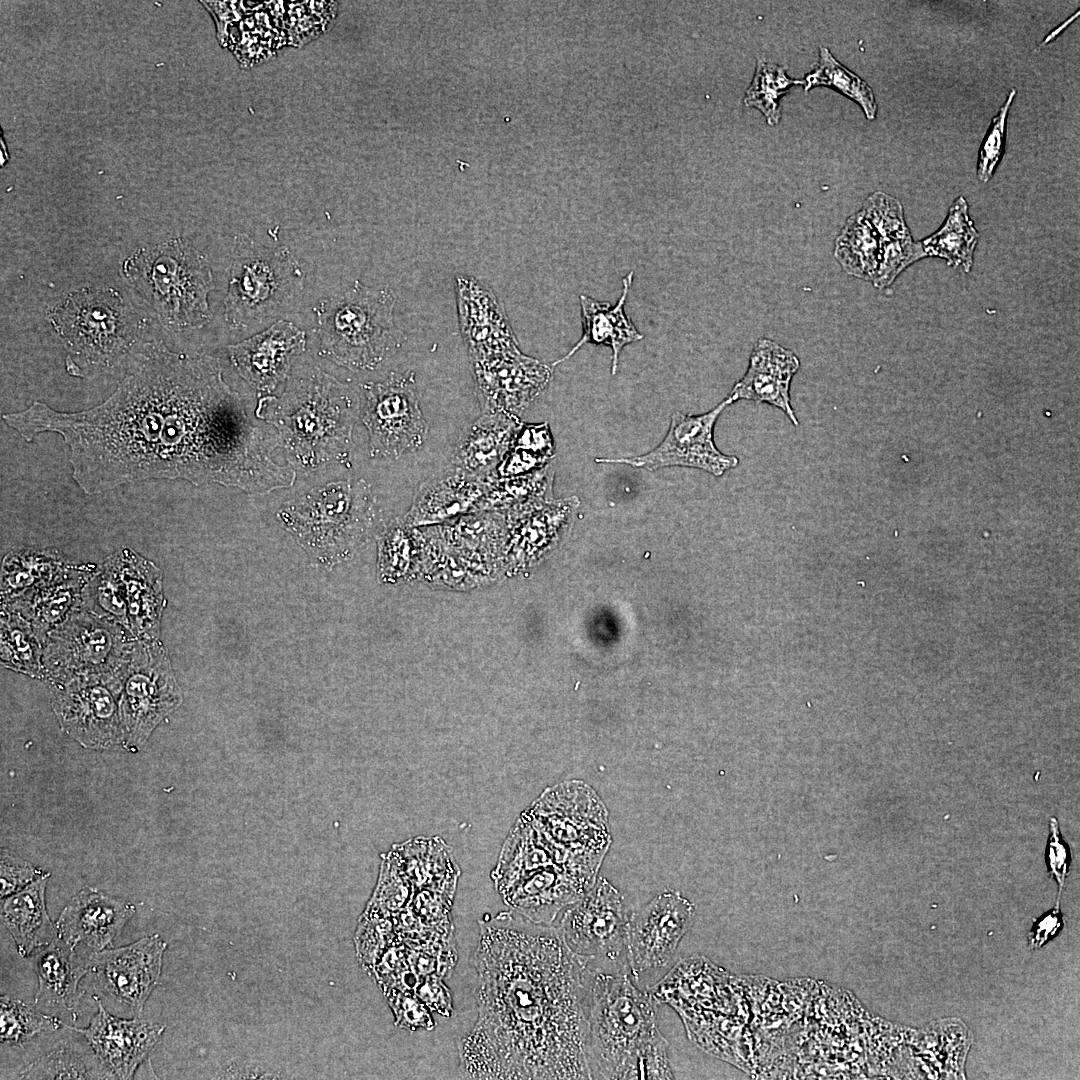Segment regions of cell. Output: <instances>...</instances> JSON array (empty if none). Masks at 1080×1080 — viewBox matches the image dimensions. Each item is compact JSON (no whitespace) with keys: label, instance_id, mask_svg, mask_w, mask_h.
Wrapping results in <instances>:
<instances>
[{"label":"cell","instance_id":"1","mask_svg":"<svg viewBox=\"0 0 1080 1080\" xmlns=\"http://www.w3.org/2000/svg\"><path fill=\"white\" fill-rule=\"evenodd\" d=\"M3 420L27 441L59 434L70 448L72 477L87 495L149 479L267 494L291 487L297 475L275 460L282 447L277 431L250 420L217 358L162 343L143 345L97 406L61 412L35 401Z\"/></svg>","mask_w":1080,"mask_h":1080},{"label":"cell","instance_id":"2","mask_svg":"<svg viewBox=\"0 0 1080 1080\" xmlns=\"http://www.w3.org/2000/svg\"><path fill=\"white\" fill-rule=\"evenodd\" d=\"M474 956L478 1017L458 1044L462 1077L592 1079L587 967L557 927L500 912L480 922Z\"/></svg>","mask_w":1080,"mask_h":1080},{"label":"cell","instance_id":"3","mask_svg":"<svg viewBox=\"0 0 1080 1080\" xmlns=\"http://www.w3.org/2000/svg\"><path fill=\"white\" fill-rule=\"evenodd\" d=\"M585 1012L592 1079L674 1078L656 1000L639 990L629 973L588 968Z\"/></svg>","mask_w":1080,"mask_h":1080},{"label":"cell","instance_id":"4","mask_svg":"<svg viewBox=\"0 0 1080 1080\" xmlns=\"http://www.w3.org/2000/svg\"><path fill=\"white\" fill-rule=\"evenodd\" d=\"M360 393L318 367L291 378L284 393L259 399L256 417L278 433L295 471L348 464Z\"/></svg>","mask_w":1080,"mask_h":1080},{"label":"cell","instance_id":"5","mask_svg":"<svg viewBox=\"0 0 1080 1080\" xmlns=\"http://www.w3.org/2000/svg\"><path fill=\"white\" fill-rule=\"evenodd\" d=\"M375 515V497L363 478L314 487L277 512L310 561L327 569L347 561L364 545Z\"/></svg>","mask_w":1080,"mask_h":1080},{"label":"cell","instance_id":"6","mask_svg":"<svg viewBox=\"0 0 1080 1080\" xmlns=\"http://www.w3.org/2000/svg\"><path fill=\"white\" fill-rule=\"evenodd\" d=\"M395 304L390 287H368L358 280L321 300L313 309L319 353L353 372L374 370L405 339L394 320Z\"/></svg>","mask_w":1080,"mask_h":1080},{"label":"cell","instance_id":"7","mask_svg":"<svg viewBox=\"0 0 1080 1080\" xmlns=\"http://www.w3.org/2000/svg\"><path fill=\"white\" fill-rule=\"evenodd\" d=\"M122 270L167 329H197L211 320V267L206 257L181 237L138 249L124 261Z\"/></svg>","mask_w":1080,"mask_h":1080},{"label":"cell","instance_id":"8","mask_svg":"<svg viewBox=\"0 0 1080 1080\" xmlns=\"http://www.w3.org/2000/svg\"><path fill=\"white\" fill-rule=\"evenodd\" d=\"M303 285L302 265L287 247H266L247 234H237L224 319L239 330L271 321L285 312Z\"/></svg>","mask_w":1080,"mask_h":1080},{"label":"cell","instance_id":"9","mask_svg":"<svg viewBox=\"0 0 1080 1080\" xmlns=\"http://www.w3.org/2000/svg\"><path fill=\"white\" fill-rule=\"evenodd\" d=\"M49 319L71 357L112 367L131 352L137 336L132 311L113 289L71 292Z\"/></svg>","mask_w":1080,"mask_h":1080},{"label":"cell","instance_id":"10","mask_svg":"<svg viewBox=\"0 0 1080 1080\" xmlns=\"http://www.w3.org/2000/svg\"><path fill=\"white\" fill-rule=\"evenodd\" d=\"M120 683L123 747L140 750L182 701L167 652L158 639H137L115 670Z\"/></svg>","mask_w":1080,"mask_h":1080},{"label":"cell","instance_id":"11","mask_svg":"<svg viewBox=\"0 0 1080 1080\" xmlns=\"http://www.w3.org/2000/svg\"><path fill=\"white\" fill-rule=\"evenodd\" d=\"M136 640L127 628L80 608L47 635L43 680L54 686L79 676L115 672Z\"/></svg>","mask_w":1080,"mask_h":1080},{"label":"cell","instance_id":"12","mask_svg":"<svg viewBox=\"0 0 1080 1080\" xmlns=\"http://www.w3.org/2000/svg\"><path fill=\"white\" fill-rule=\"evenodd\" d=\"M627 919L621 893L600 877L584 896L565 908L557 929L568 948L588 968L630 973Z\"/></svg>","mask_w":1080,"mask_h":1080},{"label":"cell","instance_id":"13","mask_svg":"<svg viewBox=\"0 0 1080 1080\" xmlns=\"http://www.w3.org/2000/svg\"><path fill=\"white\" fill-rule=\"evenodd\" d=\"M359 393L370 457L398 459L422 448L429 426L420 408L413 371L391 372L381 381L363 384Z\"/></svg>","mask_w":1080,"mask_h":1080},{"label":"cell","instance_id":"14","mask_svg":"<svg viewBox=\"0 0 1080 1080\" xmlns=\"http://www.w3.org/2000/svg\"><path fill=\"white\" fill-rule=\"evenodd\" d=\"M51 707L61 729L83 747L102 750L123 744L120 683L115 672L54 685Z\"/></svg>","mask_w":1080,"mask_h":1080},{"label":"cell","instance_id":"15","mask_svg":"<svg viewBox=\"0 0 1080 1080\" xmlns=\"http://www.w3.org/2000/svg\"><path fill=\"white\" fill-rule=\"evenodd\" d=\"M728 405L724 399L703 414L675 412L671 415L666 436L653 450L635 457L596 458L595 462L625 464L649 471L670 466L689 467L720 477L739 464L736 456L722 453L714 442V427Z\"/></svg>","mask_w":1080,"mask_h":1080},{"label":"cell","instance_id":"16","mask_svg":"<svg viewBox=\"0 0 1080 1080\" xmlns=\"http://www.w3.org/2000/svg\"><path fill=\"white\" fill-rule=\"evenodd\" d=\"M694 905L677 891H665L627 919L626 951L630 974L666 966L694 920Z\"/></svg>","mask_w":1080,"mask_h":1080},{"label":"cell","instance_id":"17","mask_svg":"<svg viewBox=\"0 0 1080 1080\" xmlns=\"http://www.w3.org/2000/svg\"><path fill=\"white\" fill-rule=\"evenodd\" d=\"M482 413L520 415L547 389L554 367L519 347L471 362Z\"/></svg>","mask_w":1080,"mask_h":1080},{"label":"cell","instance_id":"18","mask_svg":"<svg viewBox=\"0 0 1080 1080\" xmlns=\"http://www.w3.org/2000/svg\"><path fill=\"white\" fill-rule=\"evenodd\" d=\"M167 943L158 934L129 945L95 952L88 959L101 988L140 1014L161 975Z\"/></svg>","mask_w":1080,"mask_h":1080},{"label":"cell","instance_id":"19","mask_svg":"<svg viewBox=\"0 0 1080 1080\" xmlns=\"http://www.w3.org/2000/svg\"><path fill=\"white\" fill-rule=\"evenodd\" d=\"M579 503L576 496H570L504 514L505 572L528 569L547 557L567 532Z\"/></svg>","mask_w":1080,"mask_h":1080},{"label":"cell","instance_id":"20","mask_svg":"<svg viewBox=\"0 0 1080 1080\" xmlns=\"http://www.w3.org/2000/svg\"><path fill=\"white\" fill-rule=\"evenodd\" d=\"M305 347L306 333L292 322L279 319L227 349L238 374L257 393L268 396L288 379L293 358Z\"/></svg>","mask_w":1080,"mask_h":1080},{"label":"cell","instance_id":"21","mask_svg":"<svg viewBox=\"0 0 1080 1080\" xmlns=\"http://www.w3.org/2000/svg\"><path fill=\"white\" fill-rule=\"evenodd\" d=\"M98 1011L86 1028L65 1027L82 1034L104 1068L117 1079H131L159 1042L165 1027L140 1019L111 1015L94 996Z\"/></svg>","mask_w":1080,"mask_h":1080},{"label":"cell","instance_id":"22","mask_svg":"<svg viewBox=\"0 0 1080 1080\" xmlns=\"http://www.w3.org/2000/svg\"><path fill=\"white\" fill-rule=\"evenodd\" d=\"M456 303L470 362L519 347L502 306L487 285L470 276H457Z\"/></svg>","mask_w":1080,"mask_h":1080},{"label":"cell","instance_id":"23","mask_svg":"<svg viewBox=\"0 0 1080 1080\" xmlns=\"http://www.w3.org/2000/svg\"><path fill=\"white\" fill-rule=\"evenodd\" d=\"M800 360L790 349L769 338L756 341L748 368L725 398L729 405L739 400L766 403L780 409L794 426L799 425L791 405V382Z\"/></svg>","mask_w":1080,"mask_h":1080},{"label":"cell","instance_id":"24","mask_svg":"<svg viewBox=\"0 0 1080 1080\" xmlns=\"http://www.w3.org/2000/svg\"><path fill=\"white\" fill-rule=\"evenodd\" d=\"M134 913V904L85 887L61 911L58 937L74 949L84 944L99 952L111 946Z\"/></svg>","mask_w":1080,"mask_h":1080},{"label":"cell","instance_id":"25","mask_svg":"<svg viewBox=\"0 0 1080 1080\" xmlns=\"http://www.w3.org/2000/svg\"><path fill=\"white\" fill-rule=\"evenodd\" d=\"M487 478L452 466L419 485L403 519L414 528H423L479 512Z\"/></svg>","mask_w":1080,"mask_h":1080},{"label":"cell","instance_id":"26","mask_svg":"<svg viewBox=\"0 0 1080 1080\" xmlns=\"http://www.w3.org/2000/svg\"><path fill=\"white\" fill-rule=\"evenodd\" d=\"M113 554L125 586L130 632L137 639H158L165 606L162 571L132 549Z\"/></svg>","mask_w":1080,"mask_h":1080},{"label":"cell","instance_id":"27","mask_svg":"<svg viewBox=\"0 0 1080 1080\" xmlns=\"http://www.w3.org/2000/svg\"><path fill=\"white\" fill-rule=\"evenodd\" d=\"M522 423L515 415L482 413L462 430L451 454L452 466L476 476L492 475Z\"/></svg>","mask_w":1080,"mask_h":1080},{"label":"cell","instance_id":"28","mask_svg":"<svg viewBox=\"0 0 1080 1080\" xmlns=\"http://www.w3.org/2000/svg\"><path fill=\"white\" fill-rule=\"evenodd\" d=\"M633 276L634 272L630 271L623 277L621 295L614 305L598 301L584 294L579 296L582 336L565 356L551 364L553 367L566 361L583 345L592 343L611 348V374H616L622 349L630 343L642 340L644 337L624 310Z\"/></svg>","mask_w":1080,"mask_h":1080},{"label":"cell","instance_id":"29","mask_svg":"<svg viewBox=\"0 0 1080 1080\" xmlns=\"http://www.w3.org/2000/svg\"><path fill=\"white\" fill-rule=\"evenodd\" d=\"M50 874L45 873L22 890L2 898L1 922L8 930L22 957L44 947L58 931L48 915L45 891Z\"/></svg>","mask_w":1080,"mask_h":1080},{"label":"cell","instance_id":"30","mask_svg":"<svg viewBox=\"0 0 1080 1080\" xmlns=\"http://www.w3.org/2000/svg\"><path fill=\"white\" fill-rule=\"evenodd\" d=\"M94 567L74 566L57 582L1 606L13 608L26 617L44 643L52 630L81 608L82 588Z\"/></svg>","mask_w":1080,"mask_h":1080},{"label":"cell","instance_id":"31","mask_svg":"<svg viewBox=\"0 0 1080 1080\" xmlns=\"http://www.w3.org/2000/svg\"><path fill=\"white\" fill-rule=\"evenodd\" d=\"M35 969L38 978L35 1004L42 1002L75 1010L83 994L79 990L80 981L90 972L88 960L79 959L74 948L58 937L37 954Z\"/></svg>","mask_w":1080,"mask_h":1080},{"label":"cell","instance_id":"32","mask_svg":"<svg viewBox=\"0 0 1080 1080\" xmlns=\"http://www.w3.org/2000/svg\"><path fill=\"white\" fill-rule=\"evenodd\" d=\"M73 567L55 549L11 551L3 558L1 566V604L57 582Z\"/></svg>","mask_w":1080,"mask_h":1080},{"label":"cell","instance_id":"33","mask_svg":"<svg viewBox=\"0 0 1080 1080\" xmlns=\"http://www.w3.org/2000/svg\"><path fill=\"white\" fill-rule=\"evenodd\" d=\"M393 853L415 889L454 895L460 871L451 849L441 838H413Z\"/></svg>","mask_w":1080,"mask_h":1080},{"label":"cell","instance_id":"34","mask_svg":"<svg viewBox=\"0 0 1080 1080\" xmlns=\"http://www.w3.org/2000/svg\"><path fill=\"white\" fill-rule=\"evenodd\" d=\"M554 477L555 469L551 463L520 476L499 478L493 473L487 478L479 512L506 514L553 500Z\"/></svg>","mask_w":1080,"mask_h":1080},{"label":"cell","instance_id":"35","mask_svg":"<svg viewBox=\"0 0 1080 1080\" xmlns=\"http://www.w3.org/2000/svg\"><path fill=\"white\" fill-rule=\"evenodd\" d=\"M378 577L382 583L396 584L420 575L421 528L408 525L403 517L389 522L377 538Z\"/></svg>","mask_w":1080,"mask_h":1080},{"label":"cell","instance_id":"36","mask_svg":"<svg viewBox=\"0 0 1080 1080\" xmlns=\"http://www.w3.org/2000/svg\"><path fill=\"white\" fill-rule=\"evenodd\" d=\"M979 234L968 212V203L962 196L951 205L942 226L920 241L927 256L944 259L949 266L970 272Z\"/></svg>","mask_w":1080,"mask_h":1080},{"label":"cell","instance_id":"37","mask_svg":"<svg viewBox=\"0 0 1080 1080\" xmlns=\"http://www.w3.org/2000/svg\"><path fill=\"white\" fill-rule=\"evenodd\" d=\"M0 655L2 665L43 680L44 643L31 622L19 611L1 606Z\"/></svg>","mask_w":1080,"mask_h":1080},{"label":"cell","instance_id":"38","mask_svg":"<svg viewBox=\"0 0 1080 1080\" xmlns=\"http://www.w3.org/2000/svg\"><path fill=\"white\" fill-rule=\"evenodd\" d=\"M881 256L879 237L858 211L847 218L834 242V257L849 275L873 282Z\"/></svg>","mask_w":1080,"mask_h":1080},{"label":"cell","instance_id":"39","mask_svg":"<svg viewBox=\"0 0 1080 1080\" xmlns=\"http://www.w3.org/2000/svg\"><path fill=\"white\" fill-rule=\"evenodd\" d=\"M81 608L129 630L126 591L114 554L95 566L87 577L81 592Z\"/></svg>","mask_w":1080,"mask_h":1080},{"label":"cell","instance_id":"40","mask_svg":"<svg viewBox=\"0 0 1080 1080\" xmlns=\"http://www.w3.org/2000/svg\"><path fill=\"white\" fill-rule=\"evenodd\" d=\"M803 83L805 92L816 86L829 87L859 104L868 120L876 117L877 103L871 87L842 65L827 47L820 46L819 60Z\"/></svg>","mask_w":1080,"mask_h":1080},{"label":"cell","instance_id":"41","mask_svg":"<svg viewBox=\"0 0 1080 1080\" xmlns=\"http://www.w3.org/2000/svg\"><path fill=\"white\" fill-rule=\"evenodd\" d=\"M802 84L803 80L788 77L783 66L758 59L751 85L745 93L744 104L758 109L767 123L774 126L781 119V96L788 93L790 87Z\"/></svg>","mask_w":1080,"mask_h":1080},{"label":"cell","instance_id":"42","mask_svg":"<svg viewBox=\"0 0 1080 1080\" xmlns=\"http://www.w3.org/2000/svg\"><path fill=\"white\" fill-rule=\"evenodd\" d=\"M62 1022L8 995L0 997V1042L22 1046L33 1037L58 1030Z\"/></svg>","mask_w":1080,"mask_h":1080},{"label":"cell","instance_id":"43","mask_svg":"<svg viewBox=\"0 0 1080 1080\" xmlns=\"http://www.w3.org/2000/svg\"><path fill=\"white\" fill-rule=\"evenodd\" d=\"M103 1072L93 1071L91 1064L71 1046L56 1047L29 1064L21 1073L25 1079H91L103 1078Z\"/></svg>","mask_w":1080,"mask_h":1080},{"label":"cell","instance_id":"44","mask_svg":"<svg viewBox=\"0 0 1080 1080\" xmlns=\"http://www.w3.org/2000/svg\"><path fill=\"white\" fill-rule=\"evenodd\" d=\"M861 211L876 231L881 245L912 237L903 207L893 196L874 192L864 201Z\"/></svg>","mask_w":1080,"mask_h":1080},{"label":"cell","instance_id":"45","mask_svg":"<svg viewBox=\"0 0 1080 1080\" xmlns=\"http://www.w3.org/2000/svg\"><path fill=\"white\" fill-rule=\"evenodd\" d=\"M356 934L358 957L366 967L375 965L384 951L393 943L391 923L387 916L366 910Z\"/></svg>","mask_w":1080,"mask_h":1080},{"label":"cell","instance_id":"46","mask_svg":"<svg viewBox=\"0 0 1080 1080\" xmlns=\"http://www.w3.org/2000/svg\"><path fill=\"white\" fill-rule=\"evenodd\" d=\"M924 257L921 242L912 237L881 245L880 262L872 283L879 289L886 288L907 267Z\"/></svg>","mask_w":1080,"mask_h":1080},{"label":"cell","instance_id":"47","mask_svg":"<svg viewBox=\"0 0 1080 1080\" xmlns=\"http://www.w3.org/2000/svg\"><path fill=\"white\" fill-rule=\"evenodd\" d=\"M1016 95V90L1012 89L1000 108L998 114L993 118L991 125L984 137L981 145L978 157L977 176L982 182H987L992 177L995 168L1001 159L1006 135V123L1008 117L1009 108Z\"/></svg>","mask_w":1080,"mask_h":1080},{"label":"cell","instance_id":"48","mask_svg":"<svg viewBox=\"0 0 1080 1080\" xmlns=\"http://www.w3.org/2000/svg\"><path fill=\"white\" fill-rule=\"evenodd\" d=\"M382 991L393 1011L395 1024L398 1027L409 1031L434 1029L435 1022L431 1010L413 991H402L396 988H387Z\"/></svg>","mask_w":1080,"mask_h":1080},{"label":"cell","instance_id":"49","mask_svg":"<svg viewBox=\"0 0 1080 1080\" xmlns=\"http://www.w3.org/2000/svg\"><path fill=\"white\" fill-rule=\"evenodd\" d=\"M45 874L41 869L16 854L1 849L0 853V897L4 898L16 893L41 875Z\"/></svg>","mask_w":1080,"mask_h":1080},{"label":"cell","instance_id":"50","mask_svg":"<svg viewBox=\"0 0 1080 1080\" xmlns=\"http://www.w3.org/2000/svg\"><path fill=\"white\" fill-rule=\"evenodd\" d=\"M1045 860L1050 875L1057 881L1061 892L1069 872L1071 853L1069 845L1063 839L1058 821L1052 817L1049 822V836L1045 850Z\"/></svg>","mask_w":1080,"mask_h":1080},{"label":"cell","instance_id":"51","mask_svg":"<svg viewBox=\"0 0 1080 1080\" xmlns=\"http://www.w3.org/2000/svg\"><path fill=\"white\" fill-rule=\"evenodd\" d=\"M511 447L530 451L549 460H552L555 455L554 439L547 422L522 423L514 436Z\"/></svg>","mask_w":1080,"mask_h":1080},{"label":"cell","instance_id":"52","mask_svg":"<svg viewBox=\"0 0 1080 1080\" xmlns=\"http://www.w3.org/2000/svg\"><path fill=\"white\" fill-rule=\"evenodd\" d=\"M414 993L432 1012L445 1017L452 1015V996L442 977L436 975L420 977Z\"/></svg>","mask_w":1080,"mask_h":1080},{"label":"cell","instance_id":"53","mask_svg":"<svg viewBox=\"0 0 1080 1080\" xmlns=\"http://www.w3.org/2000/svg\"><path fill=\"white\" fill-rule=\"evenodd\" d=\"M551 460L530 451L511 447L494 471L499 478L514 477L540 470Z\"/></svg>","mask_w":1080,"mask_h":1080},{"label":"cell","instance_id":"54","mask_svg":"<svg viewBox=\"0 0 1080 1080\" xmlns=\"http://www.w3.org/2000/svg\"><path fill=\"white\" fill-rule=\"evenodd\" d=\"M1029 935V945L1038 949L1050 937H1053L1062 925L1058 910H1053L1036 921Z\"/></svg>","mask_w":1080,"mask_h":1080},{"label":"cell","instance_id":"55","mask_svg":"<svg viewBox=\"0 0 1080 1080\" xmlns=\"http://www.w3.org/2000/svg\"><path fill=\"white\" fill-rule=\"evenodd\" d=\"M1078 14H1079V13H1077V14H1074V15H1073V16H1072V17H1071L1070 19H1068L1067 21L1063 22L1061 26H1058V27H1057V29H1055L1054 31H1052V32H1051V33H1050V34H1049V35H1048V36L1046 37V39H1045V40H1044V41L1042 42V44H1041V45H1045V44H1047L1048 42H1050L1051 40H1053V39H1054V38H1055L1056 36H1058V34H1059V33H1060L1061 31H1063V30H1064V28H1065V27H1067V26H1068V25H1069V24H1070V23H1071V22L1073 21V19H1074L1075 17H1077V16H1078Z\"/></svg>","mask_w":1080,"mask_h":1080}]
</instances>
